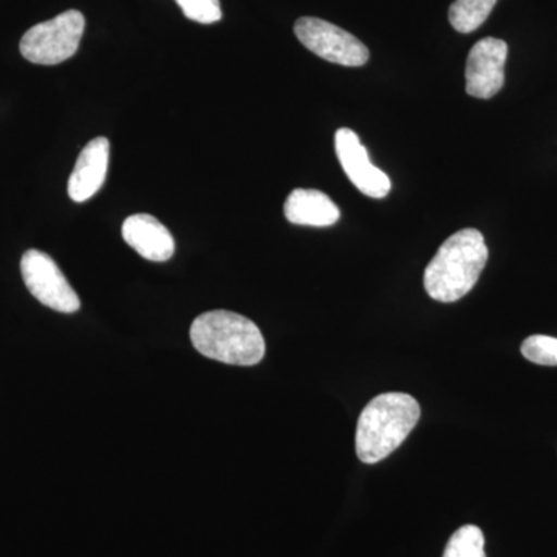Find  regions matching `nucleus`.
Segmentation results:
<instances>
[{
    "label": "nucleus",
    "instance_id": "obj_1",
    "mask_svg": "<svg viewBox=\"0 0 557 557\" xmlns=\"http://www.w3.org/2000/svg\"><path fill=\"white\" fill-rule=\"evenodd\" d=\"M485 237L479 230L457 231L440 247L424 271V288L438 302H456L474 288L487 262Z\"/></svg>",
    "mask_w": 557,
    "mask_h": 557
},
{
    "label": "nucleus",
    "instance_id": "obj_2",
    "mask_svg": "<svg viewBox=\"0 0 557 557\" xmlns=\"http://www.w3.org/2000/svg\"><path fill=\"white\" fill-rule=\"evenodd\" d=\"M416 398L401 392L381 394L372 399L358 418L357 456L373 465L391 456L405 443L420 420Z\"/></svg>",
    "mask_w": 557,
    "mask_h": 557
},
{
    "label": "nucleus",
    "instance_id": "obj_3",
    "mask_svg": "<svg viewBox=\"0 0 557 557\" xmlns=\"http://www.w3.org/2000/svg\"><path fill=\"white\" fill-rule=\"evenodd\" d=\"M190 341L199 354L231 366H256L265 357V339L251 319L233 311L200 314L190 325Z\"/></svg>",
    "mask_w": 557,
    "mask_h": 557
},
{
    "label": "nucleus",
    "instance_id": "obj_4",
    "mask_svg": "<svg viewBox=\"0 0 557 557\" xmlns=\"http://www.w3.org/2000/svg\"><path fill=\"white\" fill-rule=\"evenodd\" d=\"M86 30V20L78 10H69L40 22L21 39V53L25 60L39 65H57L70 60L79 49Z\"/></svg>",
    "mask_w": 557,
    "mask_h": 557
},
{
    "label": "nucleus",
    "instance_id": "obj_5",
    "mask_svg": "<svg viewBox=\"0 0 557 557\" xmlns=\"http://www.w3.org/2000/svg\"><path fill=\"white\" fill-rule=\"evenodd\" d=\"M296 38L322 60L344 67H361L369 61V49L351 33L318 17H300L295 24Z\"/></svg>",
    "mask_w": 557,
    "mask_h": 557
},
{
    "label": "nucleus",
    "instance_id": "obj_6",
    "mask_svg": "<svg viewBox=\"0 0 557 557\" xmlns=\"http://www.w3.org/2000/svg\"><path fill=\"white\" fill-rule=\"evenodd\" d=\"M22 277L28 292L42 306L60 313H75L81 300L60 267L46 252L28 249L21 260Z\"/></svg>",
    "mask_w": 557,
    "mask_h": 557
},
{
    "label": "nucleus",
    "instance_id": "obj_7",
    "mask_svg": "<svg viewBox=\"0 0 557 557\" xmlns=\"http://www.w3.org/2000/svg\"><path fill=\"white\" fill-rule=\"evenodd\" d=\"M335 150L341 166L359 193L372 199L387 197L392 188L391 178L370 161L368 149L354 131L343 127L336 132Z\"/></svg>",
    "mask_w": 557,
    "mask_h": 557
},
{
    "label": "nucleus",
    "instance_id": "obj_8",
    "mask_svg": "<svg viewBox=\"0 0 557 557\" xmlns=\"http://www.w3.org/2000/svg\"><path fill=\"white\" fill-rule=\"evenodd\" d=\"M508 44L497 38L479 40L468 54L467 94L479 100L496 97L505 84Z\"/></svg>",
    "mask_w": 557,
    "mask_h": 557
},
{
    "label": "nucleus",
    "instance_id": "obj_9",
    "mask_svg": "<svg viewBox=\"0 0 557 557\" xmlns=\"http://www.w3.org/2000/svg\"><path fill=\"white\" fill-rule=\"evenodd\" d=\"M110 143L108 138L91 139L81 150L75 170L69 178V196L76 203L90 200L104 185L108 177Z\"/></svg>",
    "mask_w": 557,
    "mask_h": 557
},
{
    "label": "nucleus",
    "instance_id": "obj_10",
    "mask_svg": "<svg viewBox=\"0 0 557 557\" xmlns=\"http://www.w3.org/2000/svg\"><path fill=\"white\" fill-rule=\"evenodd\" d=\"M123 239L141 258L152 262H166L175 252L174 237L170 230L149 214H135L124 220Z\"/></svg>",
    "mask_w": 557,
    "mask_h": 557
},
{
    "label": "nucleus",
    "instance_id": "obj_11",
    "mask_svg": "<svg viewBox=\"0 0 557 557\" xmlns=\"http://www.w3.org/2000/svg\"><path fill=\"white\" fill-rule=\"evenodd\" d=\"M284 214L293 225L325 226L335 225L341 218L339 208L327 194L318 189H295L285 201Z\"/></svg>",
    "mask_w": 557,
    "mask_h": 557
},
{
    "label": "nucleus",
    "instance_id": "obj_12",
    "mask_svg": "<svg viewBox=\"0 0 557 557\" xmlns=\"http://www.w3.org/2000/svg\"><path fill=\"white\" fill-rule=\"evenodd\" d=\"M497 0H454L449 7V22L458 33H472L485 24Z\"/></svg>",
    "mask_w": 557,
    "mask_h": 557
},
{
    "label": "nucleus",
    "instance_id": "obj_13",
    "mask_svg": "<svg viewBox=\"0 0 557 557\" xmlns=\"http://www.w3.org/2000/svg\"><path fill=\"white\" fill-rule=\"evenodd\" d=\"M443 557H486L485 536L475 525H465L449 539Z\"/></svg>",
    "mask_w": 557,
    "mask_h": 557
},
{
    "label": "nucleus",
    "instance_id": "obj_14",
    "mask_svg": "<svg viewBox=\"0 0 557 557\" xmlns=\"http://www.w3.org/2000/svg\"><path fill=\"white\" fill-rule=\"evenodd\" d=\"M523 357L539 366H557V338L547 335H533L523 341Z\"/></svg>",
    "mask_w": 557,
    "mask_h": 557
},
{
    "label": "nucleus",
    "instance_id": "obj_15",
    "mask_svg": "<svg viewBox=\"0 0 557 557\" xmlns=\"http://www.w3.org/2000/svg\"><path fill=\"white\" fill-rule=\"evenodd\" d=\"M188 20L199 24H215L222 20L219 0H175Z\"/></svg>",
    "mask_w": 557,
    "mask_h": 557
}]
</instances>
